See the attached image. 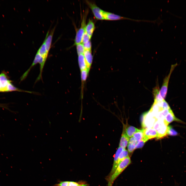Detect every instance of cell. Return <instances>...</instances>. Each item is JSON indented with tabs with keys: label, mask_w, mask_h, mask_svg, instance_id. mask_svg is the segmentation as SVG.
<instances>
[{
	"label": "cell",
	"mask_w": 186,
	"mask_h": 186,
	"mask_svg": "<svg viewBox=\"0 0 186 186\" xmlns=\"http://www.w3.org/2000/svg\"><path fill=\"white\" fill-rule=\"evenodd\" d=\"M83 55L86 61L87 68L89 70L93 60V56L91 50H85Z\"/></svg>",
	"instance_id": "7c38bea8"
},
{
	"label": "cell",
	"mask_w": 186,
	"mask_h": 186,
	"mask_svg": "<svg viewBox=\"0 0 186 186\" xmlns=\"http://www.w3.org/2000/svg\"><path fill=\"white\" fill-rule=\"evenodd\" d=\"M0 91H2V88L1 85L0 83Z\"/></svg>",
	"instance_id": "1f68e13d"
},
{
	"label": "cell",
	"mask_w": 186,
	"mask_h": 186,
	"mask_svg": "<svg viewBox=\"0 0 186 186\" xmlns=\"http://www.w3.org/2000/svg\"><path fill=\"white\" fill-rule=\"evenodd\" d=\"M140 130L133 126H130L125 128L123 131L129 138L131 137L135 133Z\"/></svg>",
	"instance_id": "d6986e66"
},
{
	"label": "cell",
	"mask_w": 186,
	"mask_h": 186,
	"mask_svg": "<svg viewBox=\"0 0 186 186\" xmlns=\"http://www.w3.org/2000/svg\"><path fill=\"white\" fill-rule=\"evenodd\" d=\"M102 15L104 19L108 20H115L122 19H127L136 21H146V20L134 19L122 16L111 12L104 11L102 10Z\"/></svg>",
	"instance_id": "8992f818"
},
{
	"label": "cell",
	"mask_w": 186,
	"mask_h": 186,
	"mask_svg": "<svg viewBox=\"0 0 186 186\" xmlns=\"http://www.w3.org/2000/svg\"><path fill=\"white\" fill-rule=\"evenodd\" d=\"M141 119L142 125L143 129L152 128L157 120L156 117L149 111L143 114Z\"/></svg>",
	"instance_id": "3957f363"
},
{
	"label": "cell",
	"mask_w": 186,
	"mask_h": 186,
	"mask_svg": "<svg viewBox=\"0 0 186 186\" xmlns=\"http://www.w3.org/2000/svg\"><path fill=\"white\" fill-rule=\"evenodd\" d=\"M67 186H69V185Z\"/></svg>",
	"instance_id": "d6a6232c"
},
{
	"label": "cell",
	"mask_w": 186,
	"mask_h": 186,
	"mask_svg": "<svg viewBox=\"0 0 186 186\" xmlns=\"http://www.w3.org/2000/svg\"><path fill=\"white\" fill-rule=\"evenodd\" d=\"M10 81L8 79L6 75L4 73H2L0 74V83L2 91H7V85Z\"/></svg>",
	"instance_id": "8fae6325"
},
{
	"label": "cell",
	"mask_w": 186,
	"mask_h": 186,
	"mask_svg": "<svg viewBox=\"0 0 186 186\" xmlns=\"http://www.w3.org/2000/svg\"><path fill=\"white\" fill-rule=\"evenodd\" d=\"M178 134L177 132L171 126H168L167 135L172 136H175L177 135Z\"/></svg>",
	"instance_id": "484cf974"
},
{
	"label": "cell",
	"mask_w": 186,
	"mask_h": 186,
	"mask_svg": "<svg viewBox=\"0 0 186 186\" xmlns=\"http://www.w3.org/2000/svg\"><path fill=\"white\" fill-rule=\"evenodd\" d=\"M144 129V137L148 140L155 137L157 138L158 133L153 128H148Z\"/></svg>",
	"instance_id": "30bf717a"
},
{
	"label": "cell",
	"mask_w": 186,
	"mask_h": 186,
	"mask_svg": "<svg viewBox=\"0 0 186 186\" xmlns=\"http://www.w3.org/2000/svg\"><path fill=\"white\" fill-rule=\"evenodd\" d=\"M95 28V25L94 22L92 20L89 19L86 25L85 32L91 37Z\"/></svg>",
	"instance_id": "5bb4252c"
},
{
	"label": "cell",
	"mask_w": 186,
	"mask_h": 186,
	"mask_svg": "<svg viewBox=\"0 0 186 186\" xmlns=\"http://www.w3.org/2000/svg\"><path fill=\"white\" fill-rule=\"evenodd\" d=\"M131 160L129 156L124 159L119 164L113 173L107 178L108 186H112L116 178L131 164Z\"/></svg>",
	"instance_id": "6da1fadb"
},
{
	"label": "cell",
	"mask_w": 186,
	"mask_h": 186,
	"mask_svg": "<svg viewBox=\"0 0 186 186\" xmlns=\"http://www.w3.org/2000/svg\"><path fill=\"white\" fill-rule=\"evenodd\" d=\"M18 91L32 93L31 91H25L19 89L14 86L12 84L11 81H10L7 85V91Z\"/></svg>",
	"instance_id": "7402d4cb"
},
{
	"label": "cell",
	"mask_w": 186,
	"mask_h": 186,
	"mask_svg": "<svg viewBox=\"0 0 186 186\" xmlns=\"http://www.w3.org/2000/svg\"><path fill=\"white\" fill-rule=\"evenodd\" d=\"M78 61L79 67L81 71L88 69L83 54L78 55Z\"/></svg>",
	"instance_id": "ac0fdd59"
},
{
	"label": "cell",
	"mask_w": 186,
	"mask_h": 186,
	"mask_svg": "<svg viewBox=\"0 0 186 186\" xmlns=\"http://www.w3.org/2000/svg\"><path fill=\"white\" fill-rule=\"evenodd\" d=\"M37 52L42 57L47 59L49 52H47V50L44 40L37 50Z\"/></svg>",
	"instance_id": "e0dca14e"
},
{
	"label": "cell",
	"mask_w": 186,
	"mask_h": 186,
	"mask_svg": "<svg viewBox=\"0 0 186 186\" xmlns=\"http://www.w3.org/2000/svg\"><path fill=\"white\" fill-rule=\"evenodd\" d=\"M177 65V63L172 65L169 73L163 80L162 86L160 90V93L162 97L164 99L166 98L167 94L168 84L171 76L172 72Z\"/></svg>",
	"instance_id": "5b68a950"
},
{
	"label": "cell",
	"mask_w": 186,
	"mask_h": 186,
	"mask_svg": "<svg viewBox=\"0 0 186 186\" xmlns=\"http://www.w3.org/2000/svg\"><path fill=\"white\" fill-rule=\"evenodd\" d=\"M76 46L78 55L83 54L85 50L83 44L81 43L76 45Z\"/></svg>",
	"instance_id": "603a6c76"
},
{
	"label": "cell",
	"mask_w": 186,
	"mask_h": 186,
	"mask_svg": "<svg viewBox=\"0 0 186 186\" xmlns=\"http://www.w3.org/2000/svg\"><path fill=\"white\" fill-rule=\"evenodd\" d=\"M137 142L134 137H131L129 140L127 146L128 153H133L135 149Z\"/></svg>",
	"instance_id": "2e32d148"
},
{
	"label": "cell",
	"mask_w": 186,
	"mask_h": 186,
	"mask_svg": "<svg viewBox=\"0 0 186 186\" xmlns=\"http://www.w3.org/2000/svg\"><path fill=\"white\" fill-rule=\"evenodd\" d=\"M144 129L136 132L133 135V136L137 142L141 140L144 137Z\"/></svg>",
	"instance_id": "44dd1931"
},
{
	"label": "cell",
	"mask_w": 186,
	"mask_h": 186,
	"mask_svg": "<svg viewBox=\"0 0 186 186\" xmlns=\"http://www.w3.org/2000/svg\"><path fill=\"white\" fill-rule=\"evenodd\" d=\"M168 125L164 120H157L155 122L153 128L158 134L157 139H160L167 135Z\"/></svg>",
	"instance_id": "277c9868"
},
{
	"label": "cell",
	"mask_w": 186,
	"mask_h": 186,
	"mask_svg": "<svg viewBox=\"0 0 186 186\" xmlns=\"http://www.w3.org/2000/svg\"><path fill=\"white\" fill-rule=\"evenodd\" d=\"M69 186H86L87 184H79L76 182L69 181Z\"/></svg>",
	"instance_id": "f1b7e54d"
},
{
	"label": "cell",
	"mask_w": 186,
	"mask_h": 186,
	"mask_svg": "<svg viewBox=\"0 0 186 186\" xmlns=\"http://www.w3.org/2000/svg\"><path fill=\"white\" fill-rule=\"evenodd\" d=\"M148 140L144 137L141 140L137 142L135 149L142 148L145 142Z\"/></svg>",
	"instance_id": "d4e9b609"
},
{
	"label": "cell",
	"mask_w": 186,
	"mask_h": 186,
	"mask_svg": "<svg viewBox=\"0 0 186 186\" xmlns=\"http://www.w3.org/2000/svg\"><path fill=\"white\" fill-rule=\"evenodd\" d=\"M129 140V137L123 131L120 140L119 146L125 149L128 144Z\"/></svg>",
	"instance_id": "9a60e30c"
},
{
	"label": "cell",
	"mask_w": 186,
	"mask_h": 186,
	"mask_svg": "<svg viewBox=\"0 0 186 186\" xmlns=\"http://www.w3.org/2000/svg\"><path fill=\"white\" fill-rule=\"evenodd\" d=\"M0 107H3L4 108L7 109L6 107V105H5L4 104H0Z\"/></svg>",
	"instance_id": "4dcf8cb0"
},
{
	"label": "cell",
	"mask_w": 186,
	"mask_h": 186,
	"mask_svg": "<svg viewBox=\"0 0 186 186\" xmlns=\"http://www.w3.org/2000/svg\"><path fill=\"white\" fill-rule=\"evenodd\" d=\"M125 149L120 146L118 148L114 156L113 166L108 177L113 173L117 167V163L119 156L121 152Z\"/></svg>",
	"instance_id": "9c48e42d"
},
{
	"label": "cell",
	"mask_w": 186,
	"mask_h": 186,
	"mask_svg": "<svg viewBox=\"0 0 186 186\" xmlns=\"http://www.w3.org/2000/svg\"><path fill=\"white\" fill-rule=\"evenodd\" d=\"M89 70L86 69L81 71V78L82 82L83 83L86 80Z\"/></svg>",
	"instance_id": "cb8c5ba5"
},
{
	"label": "cell",
	"mask_w": 186,
	"mask_h": 186,
	"mask_svg": "<svg viewBox=\"0 0 186 186\" xmlns=\"http://www.w3.org/2000/svg\"><path fill=\"white\" fill-rule=\"evenodd\" d=\"M83 44L85 50H91V43L90 40L86 43H83Z\"/></svg>",
	"instance_id": "83f0119b"
},
{
	"label": "cell",
	"mask_w": 186,
	"mask_h": 186,
	"mask_svg": "<svg viewBox=\"0 0 186 186\" xmlns=\"http://www.w3.org/2000/svg\"><path fill=\"white\" fill-rule=\"evenodd\" d=\"M180 121V120L176 117L172 110L171 109L165 116L164 121L166 124L168 125L173 121Z\"/></svg>",
	"instance_id": "4fadbf2b"
},
{
	"label": "cell",
	"mask_w": 186,
	"mask_h": 186,
	"mask_svg": "<svg viewBox=\"0 0 186 186\" xmlns=\"http://www.w3.org/2000/svg\"><path fill=\"white\" fill-rule=\"evenodd\" d=\"M86 1L91 9L96 19L99 20L104 19L102 15V9L94 3L87 0H86Z\"/></svg>",
	"instance_id": "52a82bcc"
},
{
	"label": "cell",
	"mask_w": 186,
	"mask_h": 186,
	"mask_svg": "<svg viewBox=\"0 0 186 186\" xmlns=\"http://www.w3.org/2000/svg\"><path fill=\"white\" fill-rule=\"evenodd\" d=\"M128 156V152L125 149H124L120 153L118 157L117 163V167L124 159Z\"/></svg>",
	"instance_id": "ffe728a7"
},
{
	"label": "cell",
	"mask_w": 186,
	"mask_h": 186,
	"mask_svg": "<svg viewBox=\"0 0 186 186\" xmlns=\"http://www.w3.org/2000/svg\"><path fill=\"white\" fill-rule=\"evenodd\" d=\"M69 181H61L58 184L54 185L55 186H67L69 184Z\"/></svg>",
	"instance_id": "f546056e"
},
{
	"label": "cell",
	"mask_w": 186,
	"mask_h": 186,
	"mask_svg": "<svg viewBox=\"0 0 186 186\" xmlns=\"http://www.w3.org/2000/svg\"><path fill=\"white\" fill-rule=\"evenodd\" d=\"M88 13V10H86L83 15L80 27L76 31L74 40V43L73 46L76 45L81 42L83 35L85 32L86 21Z\"/></svg>",
	"instance_id": "7a4b0ae2"
},
{
	"label": "cell",
	"mask_w": 186,
	"mask_h": 186,
	"mask_svg": "<svg viewBox=\"0 0 186 186\" xmlns=\"http://www.w3.org/2000/svg\"><path fill=\"white\" fill-rule=\"evenodd\" d=\"M90 37L88 34L85 32L83 34L82 39L81 43L83 44L86 43L91 39Z\"/></svg>",
	"instance_id": "4316f807"
},
{
	"label": "cell",
	"mask_w": 186,
	"mask_h": 186,
	"mask_svg": "<svg viewBox=\"0 0 186 186\" xmlns=\"http://www.w3.org/2000/svg\"><path fill=\"white\" fill-rule=\"evenodd\" d=\"M55 27L50 32L48 30L46 34L44 40L47 52H49L51 47L53 36L55 29Z\"/></svg>",
	"instance_id": "ba28073f"
}]
</instances>
